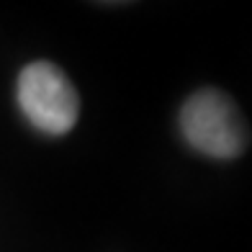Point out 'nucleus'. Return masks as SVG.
Segmentation results:
<instances>
[{
    "instance_id": "1",
    "label": "nucleus",
    "mask_w": 252,
    "mask_h": 252,
    "mask_svg": "<svg viewBox=\"0 0 252 252\" xmlns=\"http://www.w3.org/2000/svg\"><path fill=\"white\" fill-rule=\"evenodd\" d=\"M178 126L190 150L214 159H234L250 142L237 103L216 88H203L183 103Z\"/></svg>"
},
{
    "instance_id": "2",
    "label": "nucleus",
    "mask_w": 252,
    "mask_h": 252,
    "mask_svg": "<svg viewBox=\"0 0 252 252\" xmlns=\"http://www.w3.org/2000/svg\"><path fill=\"white\" fill-rule=\"evenodd\" d=\"M16 103L26 121L47 136L72 131L80 119V95L60 67L52 62H31L18 75Z\"/></svg>"
}]
</instances>
